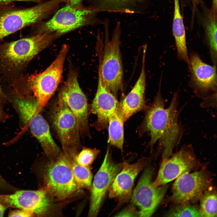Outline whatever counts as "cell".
I'll return each mask as SVG.
<instances>
[{
    "label": "cell",
    "instance_id": "13",
    "mask_svg": "<svg viewBox=\"0 0 217 217\" xmlns=\"http://www.w3.org/2000/svg\"><path fill=\"white\" fill-rule=\"evenodd\" d=\"M123 166V162L118 163L113 161L108 149L92 183L89 216L94 217L97 215L106 194Z\"/></svg>",
    "mask_w": 217,
    "mask_h": 217
},
{
    "label": "cell",
    "instance_id": "35",
    "mask_svg": "<svg viewBox=\"0 0 217 217\" xmlns=\"http://www.w3.org/2000/svg\"><path fill=\"white\" fill-rule=\"evenodd\" d=\"M6 208L0 203V217L3 216Z\"/></svg>",
    "mask_w": 217,
    "mask_h": 217
},
{
    "label": "cell",
    "instance_id": "37",
    "mask_svg": "<svg viewBox=\"0 0 217 217\" xmlns=\"http://www.w3.org/2000/svg\"><path fill=\"white\" fill-rule=\"evenodd\" d=\"M1 109H0V116L1 113Z\"/></svg>",
    "mask_w": 217,
    "mask_h": 217
},
{
    "label": "cell",
    "instance_id": "18",
    "mask_svg": "<svg viewBox=\"0 0 217 217\" xmlns=\"http://www.w3.org/2000/svg\"><path fill=\"white\" fill-rule=\"evenodd\" d=\"M146 49V46H144L141 71L137 82L130 93L119 103L117 112L124 122L132 115L145 107V61Z\"/></svg>",
    "mask_w": 217,
    "mask_h": 217
},
{
    "label": "cell",
    "instance_id": "5",
    "mask_svg": "<svg viewBox=\"0 0 217 217\" xmlns=\"http://www.w3.org/2000/svg\"><path fill=\"white\" fill-rule=\"evenodd\" d=\"M71 159L63 151L56 159L50 160L46 165L44 187L51 197L59 200L65 199L80 189L74 176Z\"/></svg>",
    "mask_w": 217,
    "mask_h": 217
},
{
    "label": "cell",
    "instance_id": "15",
    "mask_svg": "<svg viewBox=\"0 0 217 217\" xmlns=\"http://www.w3.org/2000/svg\"><path fill=\"white\" fill-rule=\"evenodd\" d=\"M190 84L195 93L204 100L216 96V65L202 61L197 53L192 52L189 57Z\"/></svg>",
    "mask_w": 217,
    "mask_h": 217
},
{
    "label": "cell",
    "instance_id": "8",
    "mask_svg": "<svg viewBox=\"0 0 217 217\" xmlns=\"http://www.w3.org/2000/svg\"><path fill=\"white\" fill-rule=\"evenodd\" d=\"M68 51V46L63 45L49 67L41 73L31 75L28 79V86L36 100L39 112L47 104L61 82Z\"/></svg>",
    "mask_w": 217,
    "mask_h": 217
},
{
    "label": "cell",
    "instance_id": "11",
    "mask_svg": "<svg viewBox=\"0 0 217 217\" xmlns=\"http://www.w3.org/2000/svg\"><path fill=\"white\" fill-rule=\"evenodd\" d=\"M200 165L191 145L184 146L178 152L162 161L152 185L156 187L166 184L185 172L197 170Z\"/></svg>",
    "mask_w": 217,
    "mask_h": 217
},
{
    "label": "cell",
    "instance_id": "28",
    "mask_svg": "<svg viewBox=\"0 0 217 217\" xmlns=\"http://www.w3.org/2000/svg\"><path fill=\"white\" fill-rule=\"evenodd\" d=\"M203 0H181V5L184 6L185 2H187L190 5L191 10V17L190 25L193 26L194 24L195 18L196 17V11L198 6Z\"/></svg>",
    "mask_w": 217,
    "mask_h": 217
},
{
    "label": "cell",
    "instance_id": "22",
    "mask_svg": "<svg viewBox=\"0 0 217 217\" xmlns=\"http://www.w3.org/2000/svg\"><path fill=\"white\" fill-rule=\"evenodd\" d=\"M148 0H95L93 6L98 12L132 14L140 12Z\"/></svg>",
    "mask_w": 217,
    "mask_h": 217
},
{
    "label": "cell",
    "instance_id": "30",
    "mask_svg": "<svg viewBox=\"0 0 217 217\" xmlns=\"http://www.w3.org/2000/svg\"><path fill=\"white\" fill-rule=\"evenodd\" d=\"M34 215L30 212L24 210H15L10 211L8 216L9 217H32Z\"/></svg>",
    "mask_w": 217,
    "mask_h": 217
},
{
    "label": "cell",
    "instance_id": "32",
    "mask_svg": "<svg viewBox=\"0 0 217 217\" xmlns=\"http://www.w3.org/2000/svg\"><path fill=\"white\" fill-rule=\"evenodd\" d=\"M15 1H28L39 2L41 0H0V5L8 4L11 2Z\"/></svg>",
    "mask_w": 217,
    "mask_h": 217
},
{
    "label": "cell",
    "instance_id": "4",
    "mask_svg": "<svg viewBox=\"0 0 217 217\" xmlns=\"http://www.w3.org/2000/svg\"><path fill=\"white\" fill-rule=\"evenodd\" d=\"M55 36L53 33L39 32L5 43L0 48V61L10 69L19 68L48 46Z\"/></svg>",
    "mask_w": 217,
    "mask_h": 217
},
{
    "label": "cell",
    "instance_id": "17",
    "mask_svg": "<svg viewBox=\"0 0 217 217\" xmlns=\"http://www.w3.org/2000/svg\"><path fill=\"white\" fill-rule=\"evenodd\" d=\"M148 159L143 157L132 164L123 162L122 169L116 176L109 189V197L115 199L119 205L130 200L135 179L146 165Z\"/></svg>",
    "mask_w": 217,
    "mask_h": 217
},
{
    "label": "cell",
    "instance_id": "14",
    "mask_svg": "<svg viewBox=\"0 0 217 217\" xmlns=\"http://www.w3.org/2000/svg\"><path fill=\"white\" fill-rule=\"evenodd\" d=\"M51 197L43 187L37 190L17 191L10 194H0V203L6 208H17L43 216L51 208Z\"/></svg>",
    "mask_w": 217,
    "mask_h": 217
},
{
    "label": "cell",
    "instance_id": "29",
    "mask_svg": "<svg viewBox=\"0 0 217 217\" xmlns=\"http://www.w3.org/2000/svg\"><path fill=\"white\" fill-rule=\"evenodd\" d=\"M116 216H139V211H137L135 206L132 205L125 208L118 213Z\"/></svg>",
    "mask_w": 217,
    "mask_h": 217
},
{
    "label": "cell",
    "instance_id": "33",
    "mask_svg": "<svg viewBox=\"0 0 217 217\" xmlns=\"http://www.w3.org/2000/svg\"><path fill=\"white\" fill-rule=\"evenodd\" d=\"M67 0L69 2V4L72 5L76 6H80V4L82 0Z\"/></svg>",
    "mask_w": 217,
    "mask_h": 217
},
{
    "label": "cell",
    "instance_id": "10",
    "mask_svg": "<svg viewBox=\"0 0 217 217\" xmlns=\"http://www.w3.org/2000/svg\"><path fill=\"white\" fill-rule=\"evenodd\" d=\"M153 173L151 167H146L133 191L131 202L138 207L139 216H151L161 202L168 187L167 184L153 187Z\"/></svg>",
    "mask_w": 217,
    "mask_h": 217
},
{
    "label": "cell",
    "instance_id": "25",
    "mask_svg": "<svg viewBox=\"0 0 217 217\" xmlns=\"http://www.w3.org/2000/svg\"><path fill=\"white\" fill-rule=\"evenodd\" d=\"M71 162L74 176L79 188H85L91 191L93 175L90 166L80 165L72 158Z\"/></svg>",
    "mask_w": 217,
    "mask_h": 217
},
{
    "label": "cell",
    "instance_id": "16",
    "mask_svg": "<svg viewBox=\"0 0 217 217\" xmlns=\"http://www.w3.org/2000/svg\"><path fill=\"white\" fill-rule=\"evenodd\" d=\"M20 117L23 123L29 127L38 141L50 160L56 159L61 152L52 137L48 124L40 112L35 108L28 107L21 112Z\"/></svg>",
    "mask_w": 217,
    "mask_h": 217
},
{
    "label": "cell",
    "instance_id": "2",
    "mask_svg": "<svg viewBox=\"0 0 217 217\" xmlns=\"http://www.w3.org/2000/svg\"><path fill=\"white\" fill-rule=\"evenodd\" d=\"M105 39L102 56L99 57V69L106 88L116 97L123 87V69L120 46V22H117L109 39L108 23L104 22Z\"/></svg>",
    "mask_w": 217,
    "mask_h": 217
},
{
    "label": "cell",
    "instance_id": "21",
    "mask_svg": "<svg viewBox=\"0 0 217 217\" xmlns=\"http://www.w3.org/2000/svg\"><path fill=\"white\" fill-rule=\"evenodd\" d=\"M174 11L172 32L175 42L177 56L180 59L190 62L186 40V32L179 0H174Z\"/></svg>",
    "mask_w": 217,
    "mask_h": 217
},
{
    "label": "cell",
    "instance_id": "1",
    "mask_svg": "<svg viewBox=\"0 0 217 217\" xmlns=\"http://www.w3.org/2000/svg\"><path fill=\"white\" fill-rule=\"evenodd\" d=\"M161 81L154 101L147 108L140 128L142 133L147 132L150 137L149 145L157 142L162 151V161L173 154L174 149L179 143L183 128L179 121L178 96L174 95L169 106L165 108L166 101L161 93Z\"/></svg>",
    "mask_w": 217,
    "mask_h": 217
},
{
    "label": "cell",
    "instance_id": "26",
    "mask_svg": "<svg viewBox=\"0 0 217 217\" xmlns=\"http://www.w3.org/2000/svg\"><path fill=\"white\" fill-rule=\"evenodd\" d=\"M167 212L164 216L167 217H200L199 207L188 203L179 204Z\"/></svg>",
    "mask_w": 217,
    "mask_h": 217
},
{
    "label": "cell",
    "instance_id": "12",
    "mask_svg": "<svg viewBox=\"0 0 217 217\" xmlns=\"http://www.w3.org/2000/svg\"><path fill=\"white\" fill-rule=\"evenodd\" d=\"M58 96L66 104L75 116L80 135L89 133L88 106L86 97L78 83L77 73L70 70L66 81L61 88Z\"/></svg>",
    "mask_w": 217,
    "mask_h": 217
},
{
    "label": "cell",
    "instance_id": "19",
    "mask_svg": "<svg viewBox=\"0 0 217 217\" xmlns=\"http://www.w3.org/2000/svg\"><path fill=\"white\" fill-rule=\"evenodd\" d=\"M119 102L116 97L105 86L99 70L97 88L91 106V111L97 120L94 125L98 130L107 126L109 118L118 108Z\"/></svg>",
    "mask_w": 217,
    "mask_h": 217
},
{
    "label": "cell",
    "instance_id": "27",
    "mask_svg": "<svg viewBox=\"0 0 217 217\" xmlns=\"http://www.w3.org/2000/svg\"><path fill=\"white\" fill-rule=\"evenodd\" d=\"M96 149L83 148L82 150L72 158L78 164L88 167L92 163L99 153Z\"/></svg>",
    "mask_w": 217,
    "mask_h": 217
},
{
    "label": "cell",
    "instance_id": "34",
    "mask_svg": "<svg viewBox=\"0 0 217 217\" xmlns=\"http://www.w3.org/2000/svg\"><path fill=\"white\" fill-rule=\"evenodd\" d=\"M212 12L217 13V0H212V4L210 8Z\"/></svg>",
    "mask_w": 217,
    "mask_h": 217
},
{
    "label": "cell",
    "instance_id": "9",
    "mask_svg": "<svg viewBox=\"0 0 217 217\" xmlns=\"http://www.w3.org/2000/svg\"><path fill=\"white\" fill-rule=\"evenodd\" d=\"M210 174L205 167L193 172L183 173L174 182L169 200L177 204L197 201L210 186Z\"/></svg>",
    "mask_w": 217,
    "mask_h": 217
},
{
    "label": "cell",
    "instance_id": "23",
    "mask_svg": "<svg viewBox=\"0 0 217 217\" xmlns=\"http://www.w3.org/2000/svg\"><path fill=\"white\" fill-rule=\"evenodd\" d=\"M124 121L119 116L117 109L109 119L108 139V142L111 145L123 150L124 143Z\"/></svg>",
    "mask_w": 217,
    "mask_h": 217
},
{
    "label": "cell",
    "instance_id": "31",
    "mask_svg": "<svg viewBox=\"0 0 217 217\" xmlns=\"http://www.w3.org/2000/svg\"><path fill=\"white\" fill-rule=\"evenodd\" d=\"M11 186L0 175V189L10 188Z\"/></svg>",
    "mask_w": 217,
    "mask_h": 217
},
{
    "label": "cell",
    "instance_id": "24",
    "mask_svg": "<svg viewBox=\"0 0 217 217\" xmlns=\"http://www.w3.org/2000/svg\"><path fill=\"white\" fill-rule=\"evenodd\" d=\"M199 211L200 217H216L217 193L215 188L209 187L200 199Z\"/></svg>",
    "mask_w": 217,
    "mask_h": 217
},
{
    "label": "cell",
    "instance_id": "20",
    "mask_svg": "<svg viewBox=\"0 0 217 217\" xmlns=\"http://www.w3.org/2000/svg\"><path fill=\"white\" fill-rule=\"evenodd\" d=\"M199 5H200L201 10L198 11L197 9L196 16L204 30L213 65H216L217 13H214L210 8H208L203 1Z\"/></svg>",
    "mask_w": 217,
    "mask_h": 217
},
{
    "label": "cell",
    "instance_id": "3",
    "mask_svg": "<svg viewBox=\"0 0 217 217\" xmlns=\"http://www.w3.org/2000/svg\"><path fill=\"white\" fill-rule=\"evenodd\" d=\"M64 0H51L29 8L0 5V39L22 28L41 21L54 12Z\"/></svg>",
    "mask_w": 217,
    "mask_h": 217
},
{
    "label": "cell",
    "instance_id": "6",
    "mask_svg": "<svg viewBox=\"0 0 217 217\" xmlns=\"http://www.w3.org/2000/svg\"><path fill=\"white\" fill-rule=\"evenodd\" d=\"M98 12L93 6L83 8L70 4L58 10L48 21L38 26V32L60 35L87 25L102 23L96 17Z\"/></svg>",
    "mask_w": 217,
    "mask_h": 217
},
{
    "label": "cell",
    "instance_id": "36",
    "mask_svg": "<svg viewBox=\"0 0 217 217\" xmlns=\"http://www.w3.org/2000/svg\"><path fill=\"white\" fill-rule=\"evenodd\" d=\"M3 95H4V94L3 93V92L2 90V88H1V86L0 85V96H3Z\"/></svg>",
    "mask_w": 217,
    "mask_h": 217
},
{
    "label": "cell",
    "instance_id": "7",
    "mask_svg": "<svg viewBox=\"0 0 217 217\" xmlns=\"http://www.w3.org/2000/svg\"><path fill=\"white\" fill-rule=\"evenodd\" d=\"M50 119L63 151L74 157L81 145L78 124L75 115L59 96L52 109Z\"/></svg>",
    "mask_w": 217,
    "mask_h": 217
}]
</instances>
